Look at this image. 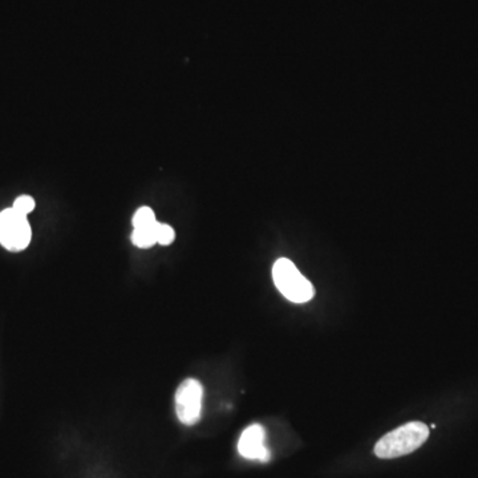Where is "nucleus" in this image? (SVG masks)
<instances>
[{"label": "nucleus", "mask_w": 478, "mask_h": 478, "mask_svg": "<svg viewBox=\"0 0 478 478\" xmlns=\"http://www.w3.org/2000/svg\"><path fill=\"white\" fill-rule=\"evenodd\" d=\"M428 437H430L428 425L420 421L409 422L381 437L375 445V454L384 460L407 456L418 451L427 441Z\"/></svg>", "instance_id": "f257e3e1"}, {"label": "nucleus", "mask_w": 478, "mask_h": 478, "mask_svg": "<svg viewBox=\"0 0 478 478\" xmlns=\"http://www.w3.org/2000/svg\"><path fill=\"white\" fill-rule=\"evenodd\" d=\"M272 278L281 294L292 303H306L315 294L311 281L287 258H281L275 262Z\"/></svg>", "instance_id": "f03ea898"}, {"label": "nucleus", "mask_w": 478, "mask_h": 478, "mask_svg": "<svg viewBox=\"0 0 478 478\" xmlns=\"http://www.w3.org/2000/svg\"><path fill=\"white\" fill-rule=\"evenodd\" d=\"M32 231L27 216L16 210L5 209L0 213V243L10 251H22L31 242Z\"/></svg>", "instance_id": "7ed1b4c3"}, {"label": "nucleus", "mask_w": 478, "mask_h": 478, "mask_svg": "<svg viewBox=\"0 0 478 478\" xmlns=\"http://www.w3.org/2000/svg\"><path fill=\"white\" fill-rule=\"evenodd\" d=\"M204 388L196 379H186L175 392V413L185 425L197 424L201 419Z\"/></svg>", "instance_id": "20e7f679"}, {"label": "nucleus", "mask_w": 478, "mask_h": 478, "mask_svg": "<svg viewBox=\"0 0 478 478\" xmlns=\"http://www.w3.org/2000/svg\"><path fill=\"white\" fill-rule=\"evenodd\" d=\"M266 432L262 425L253 424L243 430L239 441L240 456L248 460H258L260 462H270V451L265 445Z\"/></svg>", "instance_id": "39448f33"}, {"label": "nucleus", "mask_w": 478, "mask_h": 478, "mask_svg": "<svg viewBox=\"0 0 478 478\" xmlns=\"http://www.w3.org/2000/svg\"><path fill=\"white\" fill-rule=\"evenodd\" d=\"M158 222L148 228H134L132 233V242L140 249H149L157 243Z\"/></svg>", "instance_id": "423d86ee"}, {"label": "nucleus", "mask_w": 478, "mask_h": 478, "mask_svg": "<svg viewBox=\"0 0 478 478\" xmlns=\"http://www.w3.org/2000/svg\"><path fill=\"white\" fill-rule=\"evenodd\" d=\"M132 222H133L134 228H141L157 224V219H155L154 210H152L151 207H143L136 211V214L133 216V221Z\"/></svg>", "instance_id": "0eeeda50"}, {"label": "nucleus", "mask_w": 478, "mask_h": 478, "mask_svg": "<svg viewBox=\"0 0 478 478\" xmlns=\"http://www.w3.org/2000/svg\"><path fill=\"white\" fill-rule=\"evenodd\" d=\"M13 209L23 216H28L35 209V199L31 196H20L15 199Z\"/></svg>", "instance_id": "6e6552de"}, {"label": "nucleus", "mask_w": 478, "mask_h": 478, "mask_svg": "<svg viewBox=\"0 0 478 478\" xmlns=\"http://www.w3.org/2000/svg\"><path fill=\"white\" fill-rule=\"evenodd\" d=\"M175 239V228L172 226L160 224L157 231V243L163 246H168Z\"/></svg>", "instance_id": "1a4fd4ad"}]
</instances>
